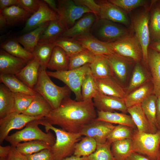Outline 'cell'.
I'll use <instances>...</instances> for the list:
<instances>
[{
  "instance_id": "obj_1",
  "label": "cell",
  "mask_w": 160,
  "mask_h": 160,
  "mask_svg": "<svg viewBox=\"0 0 160 160\" xmlns=\"http://www.w3.org/2000/svg\"><path fill=\"white\" fill-rule=\"evenodd\" d=\"M97 117V111L92 100L77 101L68 97L42 119L67 132L79 133L85 125Z\"/></svg>"
},
{
  "instance_id": "obj_2",
  "label": "cell",
  "mask_w": 160,
  "mask_h": 160,
  "mask_svg": "<svg viewBox=\"0 0 160 160\" xmlns=\"http://www.w3.org/2000/svg\"><path fill=\"white\" fill-rule=\"evenodd\" d=\"M42 119L38 120L39 124L44 127L46 132L51 130L56 135L55 143L49 150L54 160H62L71 156L76 144L81 140L82 136L79 133L70 132L61 128H57L45 122Z\"/></svg>"
},
{
  "instance_id": "obj_3",
  "label": "cell",
  "mask_w": 160,
  "mask_h": 160,
  "mask_svg": "<svg viewBox=\"0 0 160 160\" xmlns=\"http://www.w3.org/2000/svg\"><path fill=\"white\" fill-rule=\"evenodd\" d=\"M33 90L40 94L55 109L59 106L63 100L69 97L71 90L66 85L60 87L51 80L46 70L40 67L37 82Z\"/></svg>"
},
{
  "instance_id": "obj_4",
  "label": "cell",
  "mask_w": 160,
  "mask_h": 160,
  "mask_svg": "<svg viewBox=\"0 0 160 160\" xmlns=\"http://www.w3.org/2000/svg\"><path fill=\"white\" fill-rule=\"evenodd\" d=\"M38 120L28 122L23 129L16 132L8 136L5 140L11 144L16 147L21 142L40 140L48 143L52 146L55 143L56 138L50 131L45 133L39 127Z\"/></svg>"
},
{
  "instance_id": "obj_5",
  "label": "cell",
  "mask_w": 160,
  "mask_h": 160,
  "mask_svg": "<svg viewBox=\"0 0 160 160\" xmlns=\"http://www.w3.org/2000/svg\"><path fill=\"white\" fill-rule=\"evenodd\" d=\"M90 72L89 64L76 69L65 71H46L49 76L57 79L64 83L73 92L75 100L77 101H82L81 85L84 79Z\"/></svg>"
},
{
  "instance_id": "obj_6",
  "label": "cell",
  "mask_w": 160,
  "mask_h": 160,
  "mask_svg": "<svg viewBox=\"0 0 160 160\" xmlns=\"http://www.w3.org/2000/svg\"><path fill=\"white\" fill-rule=\"evenodd\" d=\"M134 152L151 160H159L160 149V129L153 133L135 131L132 139Z\"/></svg>"
},
{
  "instance_id": "obj_7",
  "label": "cell",
  "mask_w": 160,
  "mask_h": 160,
  "mask_svg": "<svg viewBox=\"0 0 160 160\" xmlns=\"http://www.w3.org/2000/svg\"><path fill=\"white\" fill-rule=\"evenodd\" d=\"M57 2L59 20L66 30L71 27L84 14L93 13L87 7L78 4L74 0H58Z\"/></svg>"
},
{
  "instance_id": "obj_8",
  "label": "cell",
  "mask_w": 160,
  "mask_h": 160,
  "mask_svg": "<svg viewBox=\"0 0 160 160\" xmlns=\"http://www.w3.org/2000/svg\"><path fill=\"white\" fill-rule=\"evenodd\" d=\"M106 43L115 54L121 56L137 62L143 59L142 48L135 35L129 34L118 41Z\"/></svg>"
},
{
  "instance_id": "obj_9",
  "label": "cell",
  "mask_w": 160,
  "mask_h": 160,
  "mask_svg": "<svg viewBox=\"0 0 160 160\" xmlns=\"http://www.w3.org/2000/svg\"><path fill=\"white\" fill-rule=\"evenodd\" d=\"M149 17L147 12H143L136 16L133 19L132 26L135 36L142 48L143 59L148 66V52L150 39L149 29Z\"/></svg>"
},
{
  "instance_id": "obj_10",
  "label": "cell",
  "mask_w": 160,
  "mask_h": 160,
  "mask_svg": "<svg viewBox=\"0 0 160 160\" xmlns=\"http://www.w3.org/2000/svg\"><path fill=\"white\" fill-rule=\"evenodd\" d=\"M94 23L96 33L100 40L107 42L119 40L129 35V31L109 20L99 19Z\"/></svg>"
},
{
  "instance_id": "obj_11",
  "label": "cell",
  "mask_w": 160,
  "mask_h": 160,
  "mask_svg": "<svg viewBox=\"0 0 160 160\" xmlns=\"http://www.w3.org/2000/svg\"><path fill=\"white\" fill-rule=\"evenodd\" d=\"M41 116L32 117L23 113L12 112L0 119V143L1 144L8 136L9 132L13 129H20L28 122L41 119Z\"/></svg>"
},
{
  "instance_id": "obj_12",
  "label": "cell",
  "mask_w": 160,
  "mask_h": 160,
  "mask_svg": "<svg viewBox=\"0 0 160 160\" xmlns=\"http://www.w3.org/2000/svg\"><path fill=\"white\" fill-rule=\"evenodd\" d=\"M115 126L113 124L96 119L85 125L79 133L82 136L94 139L97 144L106 142L109 135Z\"/></svg>"
},
{
  "instance_id": "obj_13",
  "label": "cell",
  "mask_w": 160,
  "mask_h": 160,
  "mask_svg": "<svg viewBox=\"0 0 160 160\" xmlns=\"http://www.w3.org/2000/svg\"><path fill=\"white\" fill-rule=\"evenodd\" d=\"M58 20L59 17L58 14L43 0H41L39 9L27 20L22 31L26 33L45 23Z\"/></svg>"
},
{
  "instance_id": "obj_14",
  "label": "cell",
  "mask_w": 160,
  "mask_h": 160,
  "mask_svg": "<svg viewBox=\"0 0 160 160\" xmlns=\"http://www.w3.org/2000/svg\"><path fill=\"white\" fill-rule=\"evenodd\" d=\"M92 100L97 111L113 112L117 110L125 113L127 112L124 99L105 95L98 91Z\"/></svg>"
},
{
  "instance_id": "obj_15",
  "label": "cell",
  "mask_w": 160,
  "mask_h": 160,
  "mask_svg": "<svg viewBox=\"0 0 160 160\" xmlns=\"http://www.w3.org/2000/svg\"><path fill=\"white\" fill-rule=\"evenodd\" d=\"M96 1L100 6L99 20H106L125 25L129 24L127 17L121 9L108 0Z\"/></svg>"
},
{
  "instance_id": "obj_16",
  "label": "cell",
  "mask_w": 160,
  "mask_h": 160,
  "mask_svg": "<svg viewBox=\"0 0 160 160\" xmlns=\"http://www.w3.org/2000/svg\"><path fill=\"white\" fill-rule=\"evenodd\" d=\"M73 39L95 55L109 56L115 54L106 42L98 39L90 33Z\"/></svg>"
},
{
  "instance_id": "obj_17",
  "label": "cell",
  "mask_w": 160,
  "mask_h": 160,
  "mask_svg": "<svg viewBox=\"0 0 160 160\" xmlns=\"http://www.w3.org/2000/svg\"><path fill=\"white\" fill-rule=\"evenodd\" d=\"M29 62L24 59L14 56L1 49L0 75H16L19 73Z\"/></svg>"
},
{
  "instance_id": "obj_18",
  "label": "cell",
  "mask_w": 160,
  "mask_h": 160,
  "mask_svg": "<svg viewBox=\"0 0 160 160\" xmlns=\"http://www.w3.org/2000/svg\"><path fill=\"white\" fill-rule=\"evenodd\" d=\"M98 91L105 95L124 99L127 95L118 81L113 75L110 77L96 79Z\"/></svg>"
},
{
  "instance_id": "obj_19",
  "label": "cell",
  "mask_w": 160,
  "mask_h": 160,
  "mask_svg": "<svg viewBox=\"0 0 160 160\" xmlns=\"http://www.w3.org/2000/svg\"><path fill=\"white\" fill-rule=\"evenodd\" d=\"M96 20V17L93 13H87L71 27L65 31L60 37L74 38L89 33L92 26Z\"/></svg>"
},
{
  "instance_id": "obj_20",
  "label": "cell",
  "mask_w": 160,
  "mask_h": 160,
  "mask_svg": "<svg viewBox=\"0 0 160 160\" xmlns=\"http://www.w3.org/2000/svg\"><path fill=\"white\" fill-rule=\"evenodd\" d=\"M148 67L151 72L153 94L158 97L160 96V52L149 47Z\"/></svg>"
},
{
  "instance_id": "obj_21",
  "label": "cell",
  "mask_w": 160,
  "mask_h": 160,
  "mask_svg": "<svg viewBox=\"0 0 160 160\" xmlns=\"http://www.w3.org/2000/svg\"><path fill=\"white\" fill-rule=\"evenodd\" d=\"M106 56L113 76L118 81H124L127 77L128 65L133 60L116 54Z\"/></svg>"
},
{
  "instance_id": "obj_22",
  "label": "cell",
  "mask_w": 160,
  "mask_h": 160,
  "mask_svg": "<svg viewBox=\"0 0 160 160\" xmlns=\"http://www.w3.org/2000/svg\"><path fill=\"white\" fill-rule=\"evenodd\" d=\"M40 67L39 63L34 58L15 75L28 87L33 89L38 81Z\"/></svg>"
},
{
  "instance_id": "obj_23",
  "label": "cell",
  "mask_w": 160,
  "mask_h": 160,
  "mask_svg": "<svg viewBox=\"0 0 160 160\" xmlns=\"http://www.w3.org/2000/svg\"><path fill=\"white\" fill-rule=\"evenodd\" d=\"M153 94H154L153 85L150 80L127 94L124 99L128 108L141 104L146 98Z\"/></svg>"
},
{
  "instance_id": "obj_24",
  "label": "cell",
  "mask_w": 160,
  "mask_h": 160,
  "mask_svg": "<svg viewBox=\"0 0 160 160\" xmlns=\"http://www.w3.org/2000/svg\"><path fill=\"white\" fill-rule=\"evenodd\" d=\"M53 109L47 100L37 93L30 105L22 113L30 116L44 117Z\"/></svg>"
},
{
  "instance_id": "obj_25",
  "label": "cell",
  "mask_w": 160,
  "mask_h": 160,
  "mask_svg": "<svg viewBox=\"0 0 160 160\" xmlns=\"http://www.w3.org/2000/svg\"><path fill=\"white\" fill-rule=\"evenodd\" d=\"M50 22L43 23L35 29L16 37L17 40L25 49L32 53Z\"/></svg>"
},
{
  "instance_id": "obj_26",
  "label": "cell",
  "mask_w": 160,
  "mask_h": 160,
  "mask_svg": "<svg viewBox=\"0 0 160 160\" xmlns=\"http://www.w3.org/2000/svg\"><path fill=\"white\" fill-rule=\"evenodd\" d=\"M127 112L131 116L138 132L155 133L144 113L141 104L128 108Z\"/></svg>"
},
{
  "instance_id": "obj_27",
  "label": "cell",
  "mask_w": 160,
  "mask_h": 160,
  "mask_svg": "<svg viewBox=\"0 0 160 160\" xmlns=\"http://www.w3.org/2000/svg\"><path fill=\"white\" fill-rule=\"evenodd\" d=\"M89 66L91 73L95 79L106 78L113 75L106 56L95 55Z\"/></svg>"
},
{
  "instance_id": "obj_28",
  "label": "cell",
  "mask_w": 160,
  "mask_h": 160,
  "mask_svg": "<svg viewBox=\"0 0 160 160\" xmlns=\"http://www.w3.org/2000/svg\"><path fill=\"white\" fill-rule=\"evenodd\" d=\"M96 119L111 124L128 126L134 129L136 128L131 116L125 113L97 111Z\"/></svg>"
},
{
  "instance_id": "obj_29",
  "label": "cell",
  "mask_w": 160,
  "mask_h": 160,
  "mask_svg": "<svg viewBox=\"0 0 160 160\" xmlns=\"http://www.w3.org/2000/svg\"><path fill=\"white\" fill-rule=\"evenodd\" d=\"M70 57L60 47L55 46L47 68L55 71L68 70Z\"/></svg>"
},
{
  "instance_id": "obj_30",
  "label": "cell",
  "mask_w": 160,
  "mask_h": 160,
  "mask_svg": "<svg viewBox=\"0 0 160 160\" xmlns=\"http://www.w3.org/2000/svg\"><path fill=\"white\" fill-rule=\"evenodd\" d=\"M16 37L10 38L0 44L1 49L10 54L29 62L34 58L32 53L22 47Z\"/></svg>"
},
{
  "instance_id": "obj_31",
  "label": "cell",
  "mask_w": 160,
  "mask_h": 160,
  "mask_svg": "<svg viewBox=\"0 0 160 160\" xmlns=\"http://www.w3.org/2000/svg\"><path fill=\"white\" fill-rule=\"evenodd\" d=\"M0 82L13 93H24L32 95H35L37 93L28 87L15 75H0Z\"/></svg>"
},
{
  "instance_id": "obj_32",
  "label": "cell",
  "mask_w": 160,
  "mask_h": 160,
  "mask_svg": "<svg viewBox=\"0 0 160 160\" xmlns=\"http://www.w3.org/2000/svg\"><path fill=\"white\" fill-rule=\"evenodd\" d=\"M0 13L6 18L8 25H13L26 21L32 14L18 5H14L6 8Z\"/></svg>"
},
{
  "instance_id": "obj_33",
  "label": "cell",
  "mask_w": 160,
  "mask_h": 160,
  "mask_svg": "<svg viewBox=\"0 0 160 160\" xmlns=\"http://www.w3.org/2000/svg\"><path fill=\"white\" fill-rule=\"evenodd\" d=\"M55 46V43H38L34 48L32 54L42 69L46 70L47 68V64Z\"/></svg>"
},
{
  "instance_id": "obj_34",
  "label": "cell",
  "mask_w": 160,
  "mask_h": 160,
  "mask_svg": "<svg viewBox=\"0 0 160 160\" xmlns=\"http://www.w3.org/2000/svg\"><path fill=\"white\" fill-rule=\"evenodd\" d=\"M66 30L59 20L51 21L42 34L38 43H54Z\"/></svg>"
},
{
  "instance_id": "obj_35",
  "label": "cell",
  "mask_w": 160,
  "mask_h": 160,
  "mask_svg": "<svg viewBox=\"0 0 160 160\" xmlns=\"http://www.w3.org/2000/svg\"><path fill=\"white\" fill-rule=\"evenodd\" d=\"M111 151L115 160H125L134 152L132 139L116 141L111 145Z\"/></svg>"
},
{
  "instance_id": "obj_36",
  "label": "cell",
  "mask_w": 160,
  "mask_h": 160,
  "mask_svg": "<svg viewBox=\"0 0 160 160\" xmlns=\"http://www.w3.org/2000/svg\"><path fill=\"white\" fill-rule=\"evenodd\" d=\"M14 93L5 85L0 84V119L12 112L14 106Z\"/></svg>"
},
{
  "instance_id": "obj_37",
  "label": "cell",
  "mask_w": 160,
  "mask_h": 160,
  "mask_svg": "<svg viewBox=\"0 0 160 160\" xmlns=\"http://www.w3.org/2000/svg\"><path fill=\"white\" fill-rule=\"evenodd\" d=\"M157 100V97L153 94L149 96L141 103L143 111L155 132L158 130L156 118Z\"/></svg>"
},
{
  "instance_id": "obj_38",
  "label": "cell",
  "mask_w": 160,
  "mask_h": 160,
  "mask_svg": "<svg viewBox=\"0 0 160 160\" xmlns=\"http://www.w3.org/2000/svg\"><path fill=\"white\" fill-rule=\"evenodd\" d=\"M97 146L94 139L85 136L76 144L73 155L78 157L87 156L95 151Z\"/></svg>"
},
{
  "instance_id": "obj_39",
  "label": "cell",
  "mask_w": 160,
  "mask_h": 160,
  "mask_svg": "<svg viewBox=\"0 0 160 160\" xmlns=\"http://www.w3.org/2000/svg\"><path fill=\"white\" fill-rule=\"evenodd\" d=\"M51 146L40 140H35L19 143L16 146L17 150L25 156L39 152L45 149L50 150Z\"/></svg>"
},
{
  "instance_id": "obj_40",
  "label": "cell",
  "mask_w": 160,
  "mask_h": 160,
  "mask_svg": "<svg viewBox=\"0 0 160 160\" xmlns=\"http://www.w3.org/2000/svg\"><path fill=\"white\" fill-rule=\"evenodd\" d=\"M54 43L56 46L62 49L70 58L86 49L80 44L72 38L60 37Z\"/></svg>"
},
{
  "instance_id": "obj_41",
  "label": "cell",
  "mask_w": 160,
  "mask_h": 160,
  "mask_svg": "<svg viewBox=\"0 0 160 160\" xmlns=\"http://www.w3.org/2000/svg\"><path fill=\"white\" fill-rule=\"evenodd\" d=\"M151 80L147 75L141 65L137 62L134 68L132 76L126 91L127 94Z\"/></svg>"
},
{
  "instance_id": "obj_42",
  "label": "cell",
  "mask_w": 160,
  "mask_h": 160,
  "mask_svg": "<svg viewBox=\"0 0 160 160\" xmlns=\"http://www.w3.org/2000/svg\"><path fill=\"white\" fill-rule=\"evenodd\" d=\"M134 129L127 126L118 124L115 126L108 136L106 143L111 144L115 141L126 139H132Z\"/></svg>"
},
{
  "instance_id": "obj_43",
  "label": "cell",
  "mask_w": 160,
  "mask_h": 160,
  "mask_svg": "<svg viewBox=\"0 0 160 160\" xmlns=\"http://www.w3.org/2000/svg\"><path fill=\"white\" fill-rule=\"evenodd\" d=\"M98 91L96 79L91 72L84 80L81 86L82 101L92 100Z\"/></svg>"
},
{
  "instance_id": "obj_44",
  "label": "cell",
  "mask_w": 160,
  "mask_h": 160,
  "mask_svg": "<svg viewBox=\"0 0 160 160\" xmlns=\"http://www.w3.org/2000/svg\"><path fill=\"white\" fill-rule=\"evenodd\" d=\"M95 55L86 49L70 58L68 70L79 68L89 64L94 60Z\"/></svg>"
},
{
  "instance_id": "obj_45",
  "label": "cell",
  "mask_w": 160,
  "mask_h": 160,
  "mask_svg": "<svg viewBox=\"0 0 160 160\" xmlns=\"http://www.w3.org/2000/svg\"><path fill=\"white\" fill-rule=\"evenodd\" d=\"M14 106L12 112L22 113L29 106L35 95L19 92L14 93Z\"/></svg>"
},
{
  "instance_id": "obj_46",
  "label": "cell",
  "mask_w": 160,
  "mask_h": 160,
  "mask_svg": "<svg viewBox=\"0 0 160 160\" xmlns=\"http://www.w3.org/2000/svg\"><path fill=\"white\" fill-rule=\"evenodd\" d=\"M111 145L106 142L97 144L95 151L87 156V160H115L111 151Z\"/></svg>"
},
{
  "instance_id": "obj_47",
  "label": "cell",
  "mask_w": 160,
  "mask_h": 160,
  "mask_svg": "<svg viewBox=\"0 0 160 160\" xmlns=\"http://www.w3.org/2000/svg\"><path fill=\"white\" fill-rule=\"evenodd\" d=\"M149 29L150 37L154 41L160 40V8L158 6L153 10L150 19Z\"/></svg>"
},
{
  "instance_id": "obj_48",
  "label": "cell",
  "mask_w": 160,
  "mask_h": 160,
  "mask_svg": "<svg viewBox=\"0 0 160 160\" xmlns=\"http://www.w3.org/2000/svg\"><path fill=\"white\" fill-rule=\"evenodd\" d=\"M109 1L122 10L129 12L143 5L146 1L143 0H109Z\"/></svg>"
},
{
  "instance_id": "obj_49",
  "label": "cell",
  "mask_w": 160,
  "mask_h": 160,
  "mask_svg": "<svg viewBox=\"0 0 160 160\" xmlns=\"http://www.w3.org/2000/svg\"><path fill=\"white\" fill-rule=\"evenodd\" d=\"M40 2L39 0H17V5L32 15L38 10Z\"/></svg>"
},
{
  "instance_id": "obj_50",
  "label": "cell",
  "mask_w": 160,
  "mask_h": 160,
  "mask_svg": "<svg viewBox=\"0 0 160 160\" xmlns=\"http://www.w3.org/2000/svg\"><path fill=\"white\" fill-rule=\"evenodd\" d=\"M76 4L84 6L89 9L96 16L97 20L99 19L100 6L96 1L94 0H74Z\"/></svg>"
},
{
  "instance_id": "obj_51",
  "label": "cell",
  "mask_w": 160,
  "mask_h": 160,
  "mask_svg": "<svg viewBox=\"0 0 160 160\" xmlns=\"http://www.w3.org/2000/svg\"><path fill=\"white\" fill-rule=\"evenodd\" d=\"M26 156L28 160H54L49 150L47 149Z\"/></svg>"
},
{
  "instance_id": "obj_52",
  "label": "cell",
  "mask_w": 160,
  "mask_h": 160,
  "mask_svg": "<svg viewBox=\"0 0 160 160\" xmlns=\"http://www.w3.org/2000/svg\"><path fill=\"white\" fill-rule=\"evenodd\" d=\"M11 146V149L6 160H28L26 156L20 153L15 146Z\"/></svg>"
},
{
  "instance_id": "obj_53",
  "label": "cell",
  "mask_w": 160,
  "mask_h": 160,
  "mask_svg": "<svg viewBox=\"0 0 160 160\" xmlns=\"http://www.w3.org/2000/svg\"><path fill=\"white\" fill-rule=\"evenodd\" d=\"M17 0H0V11L13 5H17Z\"/></svg>"
},
{
  "instance_id": "obj_54",
  "label": "cell",
  "mask_w": 160,
  "mask_h": 160,
  "mask_svg": "<svg viewBox=\"0 0 160 160\" xmlns=\"http://www.w3.org/2000/svg\"><path fill=\"white\" fill-rule=\"evenodd\" d=\"M125 160H151L147 157L133 152Z\"/></svg>"
},
{
  "instance_id": "obj_55",
  "label": "cell",
  "mask_w": 160,
  "mask_h": 160,
  "mask_svg": "<svg viewBox=\"0 0 160 160\" xmlns=\"http://www.w3.org/2000/svg\"><path fill=\"white\" fill-rule=\"evenodd\" d=\"M12 146L8 145L3 146L0 145V157L6 158L8 155Z\"/></svg>"
},
{
  "instance_id": "obj_56",
  "label": "cell",
  "mask_w": 160,
  "mask_h": 160,
  "mask_svg": "<svg viewBox=\"0 0 160 160\" xmlns=\"http://www.w3.org/2000/svg\"><path fill=\"white\" fill-rule=\"evenodd\" d=\"M156 118L158 129H160V96L157 97L156 104Z\"/></svg>"
},
{
  "instance_id": "obj_57",
  "label": "cell",
  "mask_w": 160,
  "mask_h": 160,
  "mask_svg": "<svg viewBox=\"0 0 160 160\" xmlns=\"http://www.w3.org/2000/svg\"><path fill=\"white\" fill-rule=\"evenodd\" d=\"M8 25L7 20L4 16L0 13V31H3Z\"/></svg>"
},
{
  "instance_id": "obj_58",
  "label": "cell",
  "mask_w": 160,
  "mask_h": 160,
  "mask_svg": "<svg viewBox=\"0 0 160 160\" xmlns=\"http://www.w3.org/2000/svg\"><path fill=\"white\" fill-rule=\"evenodd\" d=\"M48 6L56 13L57 12L58 9L57 3L54 0H43Z\"/></svg>"
},
{
  "instance_id": "obj_59",
  "label": "cell",
  "mask_w": 160,
  "mask_h": 160,
  "mask_svg": "<svg viewBox=\"0 0 160 160\" xmlns=\"http://www.w3.org/2000/svg\"><path fill=\"white\" fill-rule=\"evenodd\" d=\"M149 47L160 52V40L153 41Z\"/></svg>"
},
{
  "instance_id": "obj_60",
  "label": "cell",
  "mask_w": 160,
  "mask_h": 160,
  "mask_svg": "<svg viewBox=\"0 0 160 160\" xmlns=\"http://www.w3.org/2000/svg\"><path fill=\"white\" fill-rule=\"evenodd\" d=\"M62 160H87V156L78 157L73 155L67 157Z\"/></svg>"
},
{
  "instance_id": "obj_61",
  "label": "cell",
  "mask_w": 160,
  "mask_h": 160,
  "mask_svg": "<svg viewBox=\"0 0 160 160\" xmlns=\"http://www.w3.org/2000/svg\"><path fill=\"white\" fill-rule=\"evenodd\" d=\"M6 159L0 157V160H6Z\"/></svg>"
},
{
  "instance_id": "obj_62",
  "label": "cell",
  "mask_w": 160,
  "mask_h": 160,
  "mask_svg": "<svg viewBox=\"0 0 160 160\" xmlns=\"http://www.w3.org/2000/svg\"><path fill=\"white\" fill-rule=\"evenodd\" d=\"M159 160H160V151H159Z\"/></svg>"
},
{
  "instance_id": "obj_63",
  "label": "cell",
  "mask_w": 160,
  "mask_h": 160,
  "mask_svg": "<svg viewBox=\"0 0 160 160\" xmlns=\"http://www.w3.org/2000/svg\"><path fill=\"white\" fill-rule=\"evenodd\" d=\"M159 8H160V2L159 4V6H158Z\"/></svg>"
}]
</instances>
